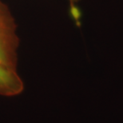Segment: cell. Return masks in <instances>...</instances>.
<instances>
[{
  "instance_id": "7a4b0ae2",
  "label": "cell",
  "mask_w": 123,
  "mask_h": 123,
  "mask_svg": "<svg viewBox=\"0 0 123 123\" xmlns=\"http://www.w3.org/2000/svg\"><path fill=\"white\" fill-rule=\"evenodd\" d=\"M24 83L17 73L0 62V95L14 97L23 91Z\"/></svg>"
},
{
  "instance_id": "6da1fadb",
  "label": "cell",
  "mask_w": 123,
  "mask_h": 123,
  "mask_svg": "<svg viewBox=\"0 0 123 123\" xmlns=\"http://www.w3.org/2000/svg\"><path fill=\"white\" fill-rule=\"evenodd\" d=\"M18 46L14 19L6 6L0 2V62L16 70Z\"/></svg>"
},
{
  "instance_id": "3957f363",
  "label": "cell",
  "mask_w": 123,
  "mask_h": 123,
  "mask_svg": "<svg viewBox=\"0 0 123 123\" xmlns=\"http://www.w3.org/2000/svg\"><path fill=\"white\" fill-rule=\"evenodd\" d=\"M69 1H70V4L72 5V6H74V4L78 1V0H69Z\"/></svg>"
}]
</instances>
